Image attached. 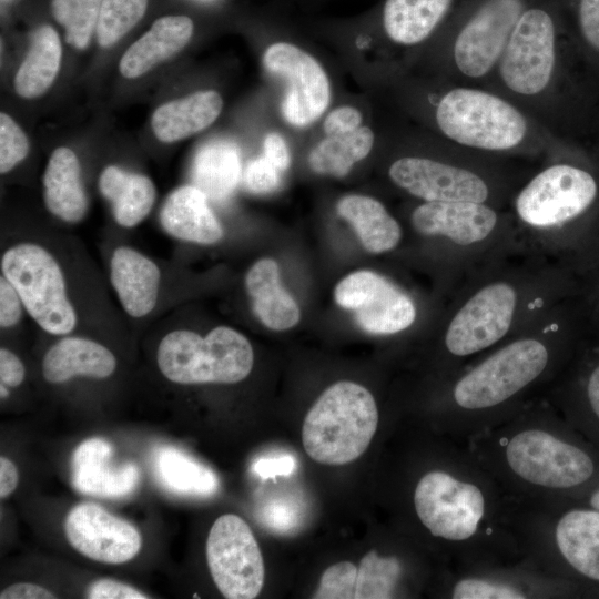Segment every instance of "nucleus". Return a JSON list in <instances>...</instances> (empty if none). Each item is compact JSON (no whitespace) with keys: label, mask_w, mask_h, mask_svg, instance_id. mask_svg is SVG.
I'll return each mask as SVG.
<instances>
[{"label":"nucleus","mask_w":599,"mask_h":599,"mask_svg":"<svg viewBox=\"0 0 599 599\" xmlns=\"http://www.w3.org/2000/svg\"><path fill=\"white\" fill-rule=\"evenodd\" d=\"M19 480L18 469L16 465L7 457L0 458V497L7 498L11 495Z\"/></svg>","instance_id":"3c124183"},{"label":"nucleus","mask_w":599,"mask_h":599,"mask_svg":"<svg viewBox=\"0 0 599 599\" xmlns=\"http://www.w3.org/2000/svg\"><path fill=\"white\" fill-rule=\"evenodd\" d=\"M42 182L44 203L51 214L68 223L84 217L88 200L80 162L71 149L60 146L52 152Z\"/></svg>","instance_id":"393cba45"},{"label":"nucleus","mask_w":599,"mask_h":599,"mask_svg":"<svg viewBox=\"0 0 599 599\" xmlns=\"http://www.w3.org/2000/svg\"><path fill=\"white\" fill-rule=\"evenodd\" d=\"M568 293L567 266L520 250L467 276L438 323V348L450 372L536 323Z\"/></svg>","instance_id":"f257e3e1"},{"label":"nucleus","mask_w":599,"mask_h":599,"mask_svg":"<svg viewBox=\"0 0 599 599\" xmlns=\"http://www.w3.org/2000/svg\"><path fill=\"white\" fill-rule=\"evenodd\" d=\"M378 426L372 393L354 382L326 388L305 416L302 443L306 454L324 465H345L368 448Z\"/></svg>","instance_id":"39448f33"},{"label":"nucleus","mask_w":599,"mask_h":599,"mask_svg":"<svg viewBox=\"0 0 599 599\" xmlns=\"http://www.w3.org/2000/svg\"><path fill=\"white\" fill-rule=\"evenodd\" d=\"M451 597L454 599H521L526 596L520 590L504 583L466 578L456 583Z\"/></svg>","instance_id":"58836bf2"},{"label":"nucleus","mask_w":599,"mask_h":599,"mask_svg":"<svg viewBox=\"0 0 599 599\" xmlns=\"http://www.w3.org/2000/svg\"><path fill=\"white\" fill-rule=\"evenodd\" d=\"M357 567L349 561H339L322 575L316 599H355Z\"/></svg>","instance_id":"e433bc0d"},{"label":"nucleus","mask_w":599,"mask_h":599,"mask_svg":"<svg viewBox=\"0 0 599 599\" xmlns=\"http://www.w3.org/2000/svg\"><path fill=\"white\" fill-rule=\"evenodd\" d=\"M338 306L354 313L357 325L373 335H396L415 326L416 300L396 282L369 270L356 271L334 290Z\"/></svg>","instance_id":"ddd939ff"},{"label":"nucleus","mask_w":599,"mask_h":599,"mask_svg":"<svg viewBox=\"0 0 599 599\" xmlns=\"http://www.w3.org/2000/svg\"><path fill=\"white\" fill-rule=\"evenodd\" d=\"M90 599H145V593L130 585L113 580L99 579L92 582L87 590Z\"/></svg>","instance_id":"37998d69"},{"label":"nucleus","mask_w":599,"mask_h":599,"mask_svg":"<svg viewBox=\"0 0 599 599\" xmlns=\"http://www.w3.org/2000/svg\"><path fill=\"white\" fill-rule=\"evenodd\" d=\"M355 599L393 598L402 567L396 557H384L368 551L357 567Z\"/></svg>","instance_id":"72a5a7b5"},{"label":"nucleus","mask_w":599,"mask_h":599,"mask_svg":"<svg viewBox=\"0 0 599 599\" xmlns=\"http://www.w3.org/2000/svg\"><path fill=\"white\" fill-rule=\"evenodd\" d=\"M435 119L439 130L458 145L504 153L526 141L528 123L510 102L475 88L458 87L439 100Z\"/></svg>","instance_id":"0eeeda50"},{"label":"nucleus","mask_w":599,"mask_h":599,"mask_svg":"<svg viewBox=\"0 0 599 599\" xmlns=\"http://www.w3.org/2000/svg\"><path fill=\"white\" fill-rule=\"evenodd\" d=\"M527 8L526 0H484L455 38L453 59L457 70L470 79L487 75Z\"/></svg>","instance_id":"dca6fc26"},{"label":"nucleus","mask_w":599,"mask_h":599,"mask_svg":"<svg viewBox=\"0 0 599 599\" xmlns=\"http://www.w3.org/2000/svg\"><path fill=\"white\" fill-rule=\"evenodd\" d=\"M0 379L9 387L19 386L24 379V366L20 358L7 348L0 349Z\"/></svg>","instance_id":"09e8293b"},{"label":"nucleus","mask_w":599,"mask_h":599,"mask_svg":"<svg viewBox=\"0 0 599 599\" xmlns=\"http://www.w3.org/2000/svg\"><path fill=\"white\" fill-rule=\"evenodd\" d=\"M245 287L253 312L265 327L285 331L300 322V307L282 286L275 260L265 257L255 262L245 275Z\"/></svg>","instance_id":"4be33fe9"},{"label":"nucleus","mask_w":599,"mask_h":599,"mask_svg":"<svg viewBox=\"0 0 599 599\" xmlns=\"http://www.w3.org/2000/svg\"><path fill=\"white\" fill-rule=\"evenodd\" d=\"M155 470L162 484L177 494L206 497L219 489V478L211 468L174 447L158 450Z\"/></svg>","instance_id":"2f4dec72"},{"label":"nucleus","mask_w":599,"mask_h":599,"mask_svg":"<svg viewBox=\"0 0 599 599\" xmlns=\"http://www.w3.org/2000/svg\"><path fill=\"white\" fill-rule=\"evenodd\" d=\"M193 30V21L186 16L159 18L124 52L119 63L121 74L135 79L171 59L189 43Z\"/></svg>","instance_id":"412c9836"},{"label":"nucleus","mask_w":599,"mask_h":599,"mask_svg":"<svg viewBox=\"0 0 599 599\" xmlns=\"http://www.w3.org/2000/svg\"><path fill=\"white\" fill-rule=\"evenodd\" d=\"M453 0H386L383 27L387 37L402 45L425 41L443 21Z\"/></svg>","instance_id":"c85d7f7f"},{"label":"nucleus","mask_w":599,"mask_h":599,"mask_svg":"<svg viewBox=\"0 0 599 599\" xmlns=\"http://www.w3.org/2000/svg\"><path fill=\"white\" fill-rule=\"evenodd\" d=\"M223 100L214 90H202L161 104L152 114L151 126L158 140L173 143L211 125L220 115Z\"/></svg>","instance_id":"b1692460"},{"label":"nucleus","mask_w":599,"mask_h":599,"mask_svg":"<svg viewBox=\"0 0 599 599\" xmlns=\"http://www.w3.org/2000/svg\"><path fill=\"white\" fill-rule=\"evenodd\" d=\"M556 54V28L550 13L540 7H528L497 63L500 80L517 95L538 97L550 85Z\"/></svg>","instance_id":"9d476101"},{"label":"nucleus","mask_w":599,"mask_h":599,"mask_svg":"<svg viewBox=\"0 0 599 599\" xmlns=\"http://www.w3.org/2000/svg\"><path fill=\"white\" fill-rule=\"evenodd\" d=\"M1 599H51L55 596L48 589L31 582L13 583L0 593Z\"/></svg>","instance_id":"8fccbe9b"},{"label":"nucleus","mask_w":599,"mask_h":599,"mask_svg":"<svg viewBox=\"0 0 599 599\" xmlns=\"http://www.w3.org/2000/svg\"><path fill=\"white\" fill-rule=\"evenodd\" d=\"M414 507L433 536L459 542L477 534L486 514V497L473 481L432 470L415 487Z\"/></svg>","instance_id":"9b49d317"},{"label":"nucleus","mask_w":599,"mask_h":599,"mask_svg":"<svg viewBox=\"0 0 599 599\" xmlns=\"http://www.w3.org/2000/svg\"><path fill=\"white\" fill-rule=\"evenodd\" d=\"M111 284L132 317H143L156 304L161 272L158 265L139 251L119 246L110 262Z\"/></svg>","instance_id":"6ab92c4d"},{"label":"nucleus","mask_w":599,"mask_h":599,"mask_svg":"<svg viewBox=\"0 0 599 599\" xmlns=\"http://www.w3.org/2000/svg\"><path fill=\"white\" fill-rule=\"evenodd\" d=\"M590 504L593 509L599 510V490L595 491L590 498Z\"/></svg>","instance_id":"864d4df0"},{"label":"nucleus","mask_w":599,"mask_h":599,"mask_svg":"<svg viewBox=\"0 0 599 599\" xmlns=\"http://www.w3.org/2000/svg\"><path fill=\"white\" fill-rule=\"evenodd\" d=\"M336 211L352 225L367 252L382 254L399 246L402 225L380 201L367 195L349 194L339 199Z\"/></svg>","instance_id":"a878e982"},{"label":"nucleus","mask_w":599,"mask_h":599,"mask_svg":"<svg viewBox=\"0 0 599 599\" xmlns=\"http://www.w3.org/2000/svg\"><path fill=\"white\" fill-rule=\"evenodd\" d=\"M2 275L19 293L35 323L52 335H67L77 325L60 265L44 247L21 243L1 257Z\"/></svg>","instance_id":"1a4fd4ad"},{"label":"nucleus","mask_w":599,"mask_h":599,"mask_svg":"<svg viewBox=\"0 0 599 599\" xmlns=\"http://www.w3.org/2000/svg\"><path fill=\"white\" fill-rule=\"evenodd\" d=\"M22 300L13 285L3 276L0 277V326L10 328L21 319Z\"/></svg>","instance_id":"79ce46f5"},{"label":"nucleus","mask_w":599,"mask_h":599,"mask_svg":"<svg viewBox=\"0 0 599 599\" xmlns=\"http://www.w3.org/2000/svg\"><path fill=\"white\" fill-rule=\"evenodd\" d=\"M192 185L212 201H224L235 190L241 177L238 148L226 140H213L202 145L191 170Z\"/></svg>","instance_id":"c756f323"},{"label":"nucleus","mask_w":599,"mask_h":599,"mask_svg":"<svg viewBox=\"0 0 599 599\" xmlns=\"http://www.w3.org/2000/svg\"><path fill=\"white\" fill-rule=\"evenodd\" d=\"M61 55L62 47L55 30L50 26L38 28L16 73V92L26 99L45 93L59 72Z\"/></svg>","instance_id":"7c9ffc66"},{"label":"nucleus","mask_w":599,"mask_h":599,"mask_svg":"<svg viewBox=\"0 0 599 599\" xmlns=\"http://www.w3.org/2000/svg\"><path fill=\"white\" fill-rule=\"evenodd\" d=\"M213 581L229 599H252L264 585V561L250 526L237 515L219 517L206 540Z\"/></svg>","instance_id":"4468645a"},{"label":"nucleus","mask_w":599,"mask_h":599,"mask_svg":"<svg viewBox=\"0 0 599 599\" xmlns=\"http://www.w3.org/2000/svg\"><path fill=\"white\" fill-rule=\"evenodd\" d=\"M409 224L432 244L448 296L477 270L519 250L509 211L487 203L422 202Z\"/></svg>","instance_id":"7ed1b4c3"},{"label":"nucleus","mask_w":599,"mask_h":599,"mask_svg":"<svg viewBox=\"0 0 599 599\" xmlns=\"http://www.w3.org/2000/svg\"><path fill=\"white\" fill-rule=\"evenodd\" d=\"M0 390H1V398H4L9 395V390L7 389V387H4V384H1Z\"/></svg>","instance_id":"5fc2aeb1"},{"label":"nucleus","mask_w":599,"mask_h":599,"mask_svg":"<svg viewBox=\"0 0 599 599\" xmlns=\"http://www.w3.org/2000/svg\"><path fill=\"white\" fill-rule=\"evenodd\" d=\"M566 301L517 335L455 373L448 399L464 413L504 408L549 383L571 336Z\"/></svg>","instance_id":"f03ea898"},{"label":"nucleus","mask_w":599,"mask_h":599,"mask_svg":"<svg viewBox=\"0 0 599 599\" xmlns=\"http://www.w3.org/2000/svg\"><path fill=\"white\" fill-rule=\"evenodd\" d=\"M113 448L102 438L81 443L72 456V484L85 495L100 498H121L138 486L140 470L132 463L119 466L112 461Z\"/></svg>","instance_id":"a211bd4d"},{"label":"nucleus","mask_w":599,"mask_h":599,"mask_svg":"<svg viewBox=\"0 0 599 599\" xmlns=\"http://www.w3.org/2000/svg\"><path fill=\"white\" fill-rule=\"evenodd\" d=\"M102 0H51V12L64 28L68 44L83 50L95 31Z\"/></svg>","instance_id":"f704fd0d"},{"label":"nucleus","mask_w":599,"mask_h":599,"mask_svg":"<svg viewBox=\"0 0 599 599\" xmlns=\"http://www.w3.org/2000/svg\"><path fill=\"white\" fill-rule=\"evenodd\" d=\"M588 405L599 420V364L590 372L585 387Z\"/></svg>","instance_id":"603ef678"},{"label":"nucleus","mask_w":599,"mask_h":599,"mask_svg":"<svg viewBox=\"0 0 599 599\" xmlns=\"http://www.w3.org/2000/svg\"><path fill=\"white\" fill-rule=\"evenodd\" d=\"M263 65L285 87L281 112L292 126L305 128L326 111L331 102V83L318 61L288 42H276L263 54Z\"/></svg>","instance_id":"2eb2a0df"},{"label":"nucleus","mask_w":599,"mask_h":599,"mask_svg":"<svg viewBox=\"0 0 599 599\" xmlns=\"http://www.w3.org/2000/svg\"><path fill=\"white\" fill-rule=\"evenodd\" d=\"M99 189L111 203L114 220L123 227H133L142 222L155 201V187L148 176L126 172L116 165H109L101 172Z\"/></svg>","instance_id":"cd10ccee"},{"label":"nucleus","mask_w":599,"mask_h":599,"mask_svg":"<svg viewBox=\"0 0 599 599\" xmlns=\"http://www.w3.org/2000/svg\"><path fill=\"white\" fill-rule=\"evenodd\" d=\"M116 359L102 344L81 337H64L52 345L42 361L47 382L61 384L74 376L106 378L113 374Z\"/></svg>","instance_id":"5701e85b"},{"label":"nucleus","mask_w":599,"mask_h":599,"mask_svg":"<svg viewBox=\"0 0 599 599\" xmlns=\"http://www.w3.org/2000/svg\"><path fill=\"white\" fill-rule=\"evenodd\" d=\"M555 538L559 552L577 572L599 581V510L566 512L557 522Z\"/></svg>","instance_id":"bb28decb"},{"label":"nucleus","mask_w":599,"mask_h":599,"mask_svg":"<svg viewBox=\"0 0 599 599\" xmlns=\"http://www.w3.org/2000/svg\"><path fill=\"white\" fill-rule=\"evenodd\" d=\"M160 221L171 236L197 244H214L223 236V229L209 205V197L194 185L172 191L164 201Z\"/></svg>","instance_id":"aec40b11"},{"label":"nucleus","mask_w":599,"mask_h":599,"mask_svg":"<svg viewBox=\"0 0 599 599\" xmlns=\"http://www.w3.org/2000/svg\"><path fill=\"white\" fill-rule=\"evenodd\" d=\"M597 196V181L588 171L564 162L541 167L509 200L519 250L567 266L575 226Z\"/></svg>","instance_id":"20e7f679"},{"label":"nucleus","mask_w":599,"mask_h":599,"mask_svg":"<svg viewBox=\"0 0 599 599\" xmlns=\"http://www.w3.org/2000/svg\"><path fill=\"white\" fill-rule=\"evenodd\" d=\"M281 171L264 155L251 161L243 172L246 190L254 194H267L278 189Z\"/></svg>","instance_id":"ea45409f"},{"label":"nucleus","mask_w":599,"mask_h":599,"mask_svg":"<svg viewBox=\"0 0 599 599\" xmlns=\"http://www.w3.org/2000/svg\"><path fill=\"white\" fill-rule=\"evenodd\" d=\"M374 140V133L368 126H361L343 135L326 136L311 151L309 167L317 174L344 177L356 162L370 153Z\"/></svg>","instance_id":"473e14b6"},{"label":"nucleus","mask_w":599,"mask_h":599,"mask_svg":"<svg viewBox=\"0 0 599 599\" xmlns=\"http://www.w3.org/2000/svg\"><path fill=\"white\" fill-rule=\"evenodd\" d=\"M388 176L423 202H477L504 209L515 191L500 172L460 160L403 156L390 164Z\"/></svg>","instance_id":"6e6552de"},{"label":"nucleus","mask_w":599,"mask_h":599,"mask_svg":"<svg viewBox=\"0 0 599 599\" xmlns=\"http://www.w3.org/2000/svg\"><path fill=\"white\" fill-rule=\"evenodd\" d=\"M263 155L281 172L291 165V153L284 138L276 133H268L263 141Z\"/></svg>","instance_id":"49530a36"},{"label":"nucleus","mask_w":599,"mask_h":599,"mask_svg":"<svg viewBox=\"0 0 599 599\" xmlns=\"http://www.w3.org/2000/svg\"><path fill=\"white\" fill-rule=\"evenodd\" d=\"M579 23L585 40L599 50V0H580Z\"/></svg>","instance_id":"c03bdc74"},{"label":"nucleus","mask_w":599,"mask_h":599,"mask_svg":"<svg viewBox=\"0 0 599 599\" xmlns=\"http://www.w3.org/2000/svg\"><path fill=\"white\" fill-rule=\"evenodd\" d=\"M29 140L7 113L0 114V172L7 173L28 155Z\"/></svg>","instance_id":"4c0bfd02"},{"label":"nucleus","mask_w":599,"mask_h":599,"mask_svg":"<svg viewBox=\"0 0 599 599\" xmlns=\"http://www.w3.org/2000/svg\"><path fill=\"white\" fill-rule=\"evenodd\" d=\"M64 531L77 551L106 564L129 561L142 546L141 535L131 522L93 502L74 506L67 515Z\"/></svg>","instance_id":"f3484780"},{"label":"nucleus","mask_w":599,"mask_h":599,"mask_svg":"<svg viewBox=\"0 0 599 599\" xmlns=\"http://www.w3.org/2000/svg\"><path fill=\"white\" fill-rule=\"evenodd\" d=\"M156 362L176 384H234L251 373L254 353L248 339L227 326H217L205 337L176 329L161 339Z\"/></svg>","instance_id":"423d86ee"},{"label":"nucleus","mask_w":599,"mask_h":599,"mask_svg":"<svg viewBox=\"0 0 599 599\" xmlns=\"http://www.w3.org/2000/svg\"><path fill=\"white\" fill-rule=\"evenodd\" d=\"M363 115L351 105H342L331 111L323 123L326 136L347 134L361 128Z\"/></svg>","instance_id":"a19ab883"},{"label":"nucleus","mask_w":599,"mask_h":599,"mask_svg":"<svg viewBox=\"0 0 599 599\" xmlns=\"http://www.w3.org/2000/svg\"><path fill=\"white\" fill-rule=\"evenodd\" d=\"M262 514L265 525L278 531L290 530L298 518L295 508L285 502L268 505Z\"/></svg>","instance_id":"de8ad7c7"},{"label":"nucleus","mask_w":599,"mask_h":599,"mask_svg":"<svg viewBox=\"0 0 599 599\" xmlns=\"http://www.w3.org/2000/svg\"><path fill=\"white\" fill-rule=\"evenodd\" d=\"M295 467V459L291 455L260 458L252 466L253 471L263 479L288 476Z\"/></svg>","instance_id":"a18cd8bd"},{"label":"nucleus","mask_w":599,"mask_h":599,"mask_svg":"<svg viewBox=\"0 0 599 599\" xmlns=\"http://www.w3.org/2000/svg\"><path fill=\"white\" fill-rule=\"evenodd\" d=\"M148 0H102L95 28L102 48L114 45L143 18Z\"/></svg>","instance_id":"c9c22d12"},{"label":"nucleus","mask_w":599,"mask_h":599,"mask_svg":"<svg viewBox=\"0 0 599 599\" xmlns=\"http://www.w3.org/2000/svg\"><path fill=\"white\" fill-rule=\"evenodd\" d=\"M508 467L538 487L566 489L582 485L595 473L591 457L581 448L542 429L512 436L505 449Z\"/></svg>","instance_id":"f8f14e48"}]
</instances>
